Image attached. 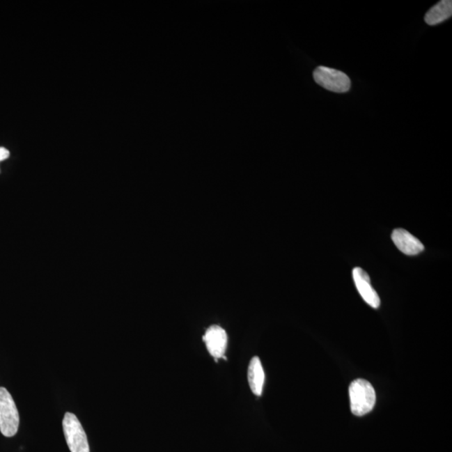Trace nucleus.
Masks as SVG:
<instances>
[{"mask_svg": "<svg viewBox=\"0 0 452 452\" xmlns=\"http://www.w3.org/2000/svg\"><path fill=\"white\" fill-rule=\"evenodd\" d=\"M348 391L351 412L354 416H363L372 412L376 403V393L368 381L362 379L352 381Z\"/></svg>", "mask_w": 452, "mask_h": 452, "instance_id": "nucleus-1", "label": "nucleus"}, {"mask_svg": "<svg viewBox=\"0 0 452 452\" xmlns=\"http://www.w3.org/2000/svg\"><path fill=\"white\" fill-rule=\"evenodd\" d=\"M20 416L13 398L6 388L0 387V432L13 437L18 432Z\"/></svg>", "mask_w": 452, "mask_h": 452, "instance_id": "nucleus-2", "label": "nucleus"}, {"mask_svg": "<svg viewBox=\"0 0 452 452\" xmlns=\"http://www.w3.org/2000/svg\"><path fill=\"white\" fill-rule=\"evenodd\" d=\"M313 79L323 88L336 93H347L351 86L350 79L345 73L326 66L315 69Z\"/></svg>", "mask_w": 452, "mask_h": 452, "instance_id": "nucleus-3", "label": "nucleus"}, {"mask_svg": "<svg viewBox=\"0 0 452 452\" xmlns=\"http://www.w3.org/2000/svg\"><path fill=\"white\" fill-rule=\"evenodd\" d=\"M62 424L70 452H90L88 439L77 417L72 413L66 412Z\"/></svg>", "mask_w": 452, "mask_h": 452, "instance_id": "nucleus-4", "label": "nucleus"}, {"mask_svg": "<svg viewBox=\"0 0 452 452\" xmlns=\"http://www.w3.org/2000/svg\"><path fill=\"white\" fill-rule=\"evenodd\" d=\"M203 340L205 343L207 350H208L210 355L217 360V362L218 359H227L225 354L227 348L228 337L225 329L217 325L211 326L206 330Z\"/></svg>", "mask_w": 452, "mask_h": 452, "instance_id": "nucleus-5", "label": "nucleus"}, {"mask_svg": "<svg viewBox=\"0 0 452 452\" xmlns=\"http://www.w3.org/2000/svg\"><path fill=\"white\" fill-rule=\"evenodd\" d=\"M352 277H354L356 288L364 302L373 309H378L380 305V297L373 288L371 277L368 273L362 268L356 267L352 270Z\"/></svg>", "mask_w": 452, "mask_h": 452, "instance_id": "nucleus-6", "label": "nucleus"}, {"mask_svg": "<svg viewBox=\"0 0 452 452\" xmlns=\"http://www.w3.org/2000/svg\"><path fill=\"white\" fill-rule=\"evenodd\" d=\"M391 238L396 247L405 255L416 256L424 251V244L404 229L393 231Z\"/></svg>", "mask_w": 452, "mask_h": 452, "instance_id": "nucleus-7", "label": "nucleus"}, {"mask_svg": "<svg viewBox=\"0 0 452 452\" xmlns=\"http://www.w3.org/2000/svg\"><path fill=\"white\" fill-rule=\"evenodd\" d=\"M248 381L252 393L256 396H260L264 387L265 373L258 357H254L249 364Z\"/></svg>", "mask_w": 452, "mask_h": 452, "instance_id": "nucleus-8", "label": "nucleus"}, {"mask_svg": "<svg viewBox=\"0 0 452 452\" xmlns=\"http://www.w3.org/2000/svg\"><path fill=\"white\" fill-rule=\"evenodd\" d=\"M452 15L451 0H442L427 12L425 22L429 26H437L450 19Z\"/></svg>", "mask_w": 452, "mask_h": 452, "instance_id": "nucleus-9", "label": "nucleus"}, {"mask_svg": "<svg viewBox=\"0 0 452 452\" xmlns=\"http://www.w3.org/2000/svg\"><path fill=\"white\" fill-rule=\"evenodd\" d=\"M10 157V151L6 148H0V162L6 160Z\"/></svg>", "mask_w": 452, "mask_h": 452, "instance_id": "nucleus-10", "label": "nucleus"}]
</instances>
